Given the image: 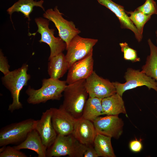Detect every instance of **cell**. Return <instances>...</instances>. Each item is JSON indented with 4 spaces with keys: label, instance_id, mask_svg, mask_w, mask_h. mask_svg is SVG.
Returning a JSON list of instances; mask_svg holds the SVG:
<instances>
[{
    "label": "cell",
    "instance_id": "1",
    "mask_svg": "<svg viewBox=\"0 0 157 157\" xmlns=\"http://www.w3.org/2000/svg\"><path fill=\"white\" fill-rule=\"evenodd\" d=\"M85 79L67 84L64 92V100L60 106L76 119L82 118L88 93L85 88Z\"/></svg>",
    "mask_w": 157,
    "mask_h": 157
},
{
    "label": "cell",
    "instance_id": "2",
    "mask_svg": "<svg viewBox=\"0 0 157 157\" xmlns=\"http://www.w3.org/2000/svg\"><path fill=\"white\" fill-rule=\"evenodd\" d=\"M28 69V65L24 63L20 67L10 71L1 78L2 84L9 91L12 99V103L8 108L10 112L23 108L19 95L21 90L27 85L31 78L30 74L27 72Z\"/></svg>",
    "mask_w": 157,
    "mask_h": 157
},
{
    "label": "cell",
    "instance_id": "3",
    "mask_svg": "<svg viewBox=\"0 0 157 157\" xmlns=\"http://www.w3.org/2000/svg\"><path fill=\"white\" fill-rule=\"evenodd\" d=\"M42 87L35 89L29 86L26 91L28 103L33 105L45 103L48 100H60L63 96L67 84L66 81L51 78H44Z\"/></svg>",
    "mask_w": 157,
    "mask_h": 157
},
{
    "label": "cell",
    "instance_id": "4",
    "mask_svg": "<svg viewBox=\"0 0 157 157\" xmlns=\"http://www.w3.org/2000/svg\"><path fill=\"white\" fill-rule=\"evenodd\" d=\"M36 121L29 118L2 128L0 131V146L10 144L17 145L21 143L30 132L35 129Z\"/></svg>",
    "mask_w": 157,
    "mask_h": 157
},
{
    "label": "cell",
    "instance_id": "5",
    "mask_svg": "<svg viewBox=\"0 0 157 157\" xmlns=\"http://www.w3.org/2000/svg\"><path fill=\"white\" fill-rule=\"evenodd\" d=\"M86 146L80 143L72 134L58 135L52 145L47 149V157H83Z\"/></svg>",
    "mask_w": 157,
    "mask_h": 157
},
{
    "label": "cell",
    "instance_id": "6",
    "mask_svg": "<svg viewBox=\"0 0 157 157\" xmlns=\"http://www.w3.org/2000/svg\"><path fill=\"white\" fill-rule=\"evenodd\" d=\"M124 77L126 81L125 83L113 82L116 93L122 96L126 90L143 86L147 87L149 89H154L157 92V82L142 71L129 68L127 69Z\"/></svg>",
    "mask_w": 157,
    "mask_h": 157
},
{
    "label": "cell",
    "instance_id": "7",
    "mask_svg": "<svg viewBox=\"0 0 157 157\" xmlns=\"http://www.w3.org/2000/svg\"><path fill=\"white\" fill-rule=\"evenodd\" d=\"M43 17L54 24L58 30L59 37L66 43V47L71 40L81 32L73 22L63 18V14L60 12L57 6L53 9L49 8L45 11Z\"/></svg>",
    "mask_w": 157,
    "mask_h": 157
},
{
    "label": "cell",
    "instance_id": "8",
    "mask_svg": "<svg viewBox=\"0 0 157 157\" xmlns=\"http://www.w3.org/2000/svg\"><path fill=\"white\" fill-rule=\"evenodd\" d=\"M35 21L38 29L36 32L34 33H39L41 35L39 42L45 43L50 47V53L48 60L66 49V43L59 37H55V30L49 28V20L39 17L35 18Z\"/></svg>",
    "mask_w": 157,
    "mask_h": 157
},
{
    "label": "cell",
    "instance_id": "9",
    "mask_svg": "<svg viewBox=\"0 0 157 157\" xmlns=\"http://www.w3.org/2000/svg\"><path fill=\"white\" fill-rule=\"evenodd\" d=\"M98 41L97 39L84 38L78 35L75 36L66 48L67 52L65 56L69 68L93 51V47Z\"/></svg>",
    "mask_w": 157,
    "mask_h": 157
},
{
    "label": "cell",
    "instance_id": "10",
    "mask_svg": "<svg viewBox=\"0 0 157 157\" xmlns=\"http://www.w3.org/2000/svg\"><path fill=\"white\" fill-rule=\"evenodd\" d=\"M85 85L89 97L102 99L116 93L113 83L100 77L94 71L85 79Z\"/></svg>",
    "mask_w": 157,
    "mask_h": 157
},
{
    "label": "cell",
    "instance_id": "11",
    "mask_svg": "<svg viewBox=\"0 0 157 157\" xmlns=\"http://www.w3.org/2000/svg\"><path fill=\"white\" fill-rule=\"evenodd\" d=\"M93 123L97 133L118 139L123 132V121L118 115L99 116Z\"/></svg>",
    "mask_w": 157,
    "mask_h": 157
},
{
    "label": "cell",
    "instance_id": "12",
    "mask_svg": "<svg viewBox=\"0 0 157 157\" xmlns=\"http://www.w3.org/2000/svg\"><path fill=\"white\" fill-rule=\"evenodd\" d=\"M93 51L83 58L74 63L69 68L66 79L67 84L86 79L93 72Z\"/></svg>",
    "mask_w": 157,
    "mask_h": 157
},
{
    "label": "cell",
    "instance_id": "13",
    "mask_svg": "<svg viewBox=\"0 0 157 157\" xmlns=\"http://www.w3.org/2000/svg\"><path fill=\"white\" fill-rule=\"evenodd\" d=\"M51 122L58 135H67L72 134L76 119L60 107L51 108Z\"/></svg>",
    "mask_w": 157,
    "mask_h": 157
},
{
    "label": "cell",
    "instance_id": "14",
    "mask_svg": "<svg viewBox=\"0 0 157 157\" xmlns=\"http://www.w3.org/2000/svg\"><path fill=\"white\" fill-rule=\"evenodd\" d=\"M52 114L51 108L43 112L40 119L37 120L35 127L47 149L53 144L58 135L52 124Z\"/></svg>",
    "mask_w": 157,
    "mask_h": 157
},
{
    "label": "cell",
    "instance_id": "15",
    "mask_svg": "<svg viewBox=\"0 0 157 157\" xmlns=\"http://www.w3.org/2000/svg\"><path fill=\"white\" fill-rule=\"evenodd\" d=\"M98 2L113 12L118 18L122 28L127 29L131 31L134 33L137 41L140 42L142 37L130 19L124 7L114 2L112 0H97Z\"/></svg>",
    "mask_w": 157,
    "mask_h": 157
},
{
    "label": "cell",
    "instance_id": "16",
    "mask_svg": "<svg viewBox=\"0 0 157 157\" xmlns=\"http://www.w3.org/2000/svg\"><path fill=\"white\" fill-rule=\"evenodd\" d=\"M97 134L93 122L82 117L76 119L72 134L80 143L93 145Z\"/></svg>",
    "mask_w": 157,
    "mask_h": 157
},
{
    "label": "cell",
    "instance_id": "17",
    "mask_svg": "<svg viewBox=\"0 0 157 157\" xmlns=\"http://www.w3.org/2000/svg\"><path fill=\"white\" fill-rule=\"evenodd\" d=\"M13 147L19 150L24 149L32 150L36 153L38 157H47V149L35 129L30 132L24 141Z\"/></svg>",
    "mask_w": 157,
    "mask_h": 157
},
{
    "label": "cell",
    "instance_id": "18",
    "mask_svg": "<svg viewBox=\"0 0 157 157\" xmlns=\"http://www.w3.org/2000/svg\"><path fill=\"white\" fill-rule=\"evenodd\" d=\"M104 115H117L120 113L127 115L122 96L117 93L102 99Z\"/></svg>",
    "mask_w": 157,
    "mask_h": 157
},
{
    "label": "cell",
    "instance_id": "19",
    "mask_svg": "<svg viewBox=\"0 0 157 157\" xmlns=\"http://www.w3.org/2000/svg\"><path fill=\"white\" fill-rule=\"evenodd\" d=\"M48 72L50 78L59 79L69 69L65 56L61 52L48 60Z\"/></svg>",
    "mask_w": 157,
    "mask_h": 157
},
{
    "label": "cell",
    "instance_id": "20",
    "mask_svg": "<svg viewBox=\"0 0 157 157\" xmlns=\"http://www.w3.org/2000/svg\"><path fill=\"white\" fill-rule=\"evenodd\" d=\"M44 2L43 0H40L38 1L34 0H18L8 8L7 11L10 15L11 21V15L15 12L21 13L24 15L25 18H28V20L30 21V15L33 11L34 7H40L45 11L43 6Z\"/></svg>",
    "mask_w": 157,
    "mask_h": 157
},
{
    "label": "cell",
    "instance_id": "21",
    "mask_svg": "<svg viewBox=\"0 0 157 157\" xmlns=\"http://www.w3.org/2000/svg\"><path fill=\"white\" fill-rule=\"evenodd\" d=\"M103 115L102 99L89 97L85 104L82 117L93 122L97 117Z\"/></svg>",
    "mask_w": 157,
    "mask_h": 157
},
{
    "label": "cell",
    "instance_id": "22",
    "mask_svg": "<svg viewBox=\"0 0 157 157\" xmlns=\"http://www.w3.org/2000/svg\"><path fill=\"white\" fill-rule=\"evenodd\" d=\"M147 42L150 53L147 58L145 64L142 67V71L154 79L157 83V46L153 43L149 38Z\"/></svg>",
    "mask_w": 157,
    "mask_h": 157
},
{
    "label": "cell",
    "instance_id": "23",
    "mask_svg": "<svg viewBox=\"0 0 157 157\" xmlns=\"http://www.w3.org/2000/svg\"><path fill=\"white\" fill-rule=\"evenodd\" d=\"M111 138L109 136L97 134L93 145L99 157H116L112 145Z\"/></svg>",
    "mask_w": 157,
    "mask_h": 157
},
{
    "label": "cell",
    "instance_id": "24",
    "mask_svg": "<svg viewBox=\"0 0 157 157\" xmlns=\"http://www.w3.org/2000/svg\"><path fill=\"white\" fill-rule=\"evenodd\" d=\"M130 15L129 18L142 37L143 28L145 24L150 19L151 16L147 15L136 8L134 11L127 12Z\"/></svg>",
    "mask_w": 157,
    "mask_h": 157
},
{
    "label": "cell",
    "instance_id": "25",
    "mask_svg": "<svg viewBox=\"0 0 157 157\" xmlns=\"http://www.w3.org/2000/svg\"><path fill=\"white\" fill-rule=\"evenodd\" d=\"M119 45L125 60L131 61L133 63L140 61V58L138 56L137 51L130 47L127 43L121 42L119 43Z\"/></svg>",
    "mask_w": 157,
    "mask_h": 157
},
{
    "label": "cell",
    "instance_id": "26",
    "mask_svg": "<svg viewBox=\"0 0 157 157\" xmlns=\"http://www.w3.org/2000/svg\"><path fill=\"white\" fill-rule=\"evenodd\" d=\"M136 9L147 15L157 14V5L154 0H146L143 4Z\"/></svg>",
    "mask_w": 157,
    "mask_h": 157
},
{
    "label": "cell",
    "instance_id": "27",
    "mask_svg": "<svg viewBox=\"0 0 157 157\" xmlns=\"http://www.w3.org/2000/svg\"><path fill=\"white\" fill-rule=\"evenodd\" d=\"M25 154L13 146L1 147L0 149V157H26Z\"/></svg>",
    "mask_w": 157,
    "mask_h": 157
},
{
    "label": "cell",
    "instance_id": "28",
    "mask_svg": "<svg viewBox=\"0 0 157 157\" xmlns=\"http://www.w3.org/2000/svg\"><path fill=\"white\" fill-rule=\"evenodd\" d=\"M10 66L8 64V60L1 49L0 51V70L4 75L9 73Z\"/></svg>",
    "mask_w": 157,
    "mask_h": 157
},
{
    "label": "cell",
    "instance_id": "29",
    "mask_svg": "<svg viewBox=\"0 0 157 157\" xmlns=\"http://www.w3.org/2000/svg\"><path fill=\"white\" fill-rule=\"evenodd\" d=\"M129 147L132 151L138 152L142 150V145L140 140L135 139L130 141L129 144Z\"/></svg>",
    "mask_w": 157,
    "mask_h": 157
},
{
    "label": "cell",
    "instance_id": "30",
    "mask_svg": "<svg viewBox=\"0 0 157 157\" xmlns=\"http://www.w3.org/2000/svg\"><path fill=\"white\" fill-rule=\"evenodd\" d=\"M99 156L93 145L86 146L83 157H98Z\"/></svg>",
    "mask_w": 157,
    "mask_h": 157
},
{
    "label": "cell",
    "instance_id": "31",
    "mask_svg": "<svg viewBox=\"0 0 157 157\" xmlns=\"http://www.w3.org/2000/svg\"><path fill=\"white\" fill-rule=\"evenodd\" d=\"M156 38H157L156 43H157V30L156 31Z\"/></svg>",
    "mask_w": 157,
    "mask_h": 157
}]
</instances>
